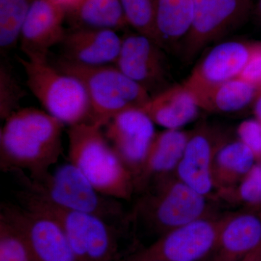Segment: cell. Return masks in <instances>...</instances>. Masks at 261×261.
<instances>
[{"label":"cell","instance_id":"1","mask_svg":"<svg viewBox=\"0 0 261 261\" xmlns=\"http://www.w3.org/2000/svg\"><path fill=\"white\" fill-rule=\"evenodd\" d=\"M64 124L45 111L19 109L0 130V168L4 172L28 171L31 179L49 172L63 152Z\"/></svg>","mask_w":261,"mask_h":261},{"label":"cell","instance_id":"2","mask_svg":"<svg viewBox=\"0 0 261 261\" xmlns=\"http://www.w3.org/2000/svg\"><path fill=\"white\" fill-rule=\"evenodd\" d=\"M102 128L91 122L70 126L68 161L102 195L130 200L136 192L135 179Z\"/></svg>","mask_w":261,"mask_h":261},{"label":"cell","instance_id":"3","mask_svg":"<svg viewBox=\"0 0 261 261\" xmlns=\"http://www.w3.org/2000/svg\"><path fill=\"white\" fill-rule=\"evenodd\" d=\"M23 207L47 215L61 226L79 261H116L118 233L114 225L95 216L58 207L24 190L19 192Z\"/></svg>","mask_w":261,"mask_h":261},{"label":"cell","instance_id":"4","mask_svg":"<svg viewBox=\"0 0 261 261\" xmlns=\"http://www.w3.org/2000/svg\"><path fill=\"white\" fill-rule=\"evenodd\" d=\"M15 173L24 190L58 207L95 215L111 224L123 216L118 200L100 193L69 161L37 179H31L23 172Z\"/></svg>","mask_w":261,"mask_h":261},{"label":"cell","instance_id":"5","mask_svg":"<svg viewBox=\"0 0 261 261\" xmlns=\"http://www.w3.org/2000/svg\"><path fill=\"white\" fill-rule=\"evenodd\" d=\"M55 67L83 83L90 101L91 123L102 128L118 113L143 107L151 98L145 88L114 65L84 66L59 59Z\"/></svg>","mask_w":261,"mask_h":261},{"label":"cell","instance_id":"6","mask_svg":"<svg viewBox=\"0 0 261 261\" xmlns=\"http://www.w3.org/2000/svg\"><path fill=\"white\" fill-rule=\"evenodd\" d=\"M27 82L46 112L69 126L91 122L90 101L83 83L63 73L49 62L18 58Z\"/></svg>","mask_w":261,"mask_h":261},{"label":"cell","instance_id":"7","mask_svg":"<svg viewBox=\"0 0 261 261\" xmlns=\"http://www.w3.org/2000/svg\"><path fill=\"white\" fill-rule=\"evenodd\" d=\"M134 215L159 238L213 214L209 197L197 193L174 175L144 192Z\"/></svg>","mask_w":261,"mask_h":261},{"label":"cell","instance_id":"8","mask_svg":"<svg viewBox=\"0 0 261 261\" xmlns=\"http://www.w3.org/2000/svg\"><path fill=\"white\" fill-rule=\"evenodd\" d=\"M0 218L23 239L36 261H79L63 228L47 215L3 204Z\"/></svg>","mask_w":261,"mask_h":261},{"label":"cell","instance_id":"9","mask_svg":"<svg viewBox=\"0 0 261 261\" xmlns=\"http://www.w3.org/2000/svg\"><path fill=\"white\" fill-rule=\"evenodd\" d=\"M191 29L183 39L182 53L190 61L204 48L236 30L247 20L250 0H193Z\"/></svg>","mask_w":261,"mask_h":261},{"label":"cell","instance_id":"10","mask_svg":"<svg viewBox=\"0 0 261 261\" xmlns=\"http://www.w3.org/2000/svg\"><path fill=\"white\" fill-rule=\"evenodd\" d=\"M223 217L211 215L173 228L139 252L165 261H206L216 248Z\"/></svg>","mask_w":261,"mask_h":261},{"label":"cell","instance_id":"11","mask_svg":"<svg viewBox=\"0 0 261 261\" xmlns=\"http://www.w3.org/2000/svg\"><path fill=\"white\" fill-rule=\"evenodd\" d=\"M105 127L106 138L135 183L157 134L153 121L141 108H130L118 113Z\"/></svg>","mask_w":261,"mask_h":261},{"label":"cell","instance_id":"12","mask_svg":"<svg viewBox=\"0 0 261 261\" xmlns=\"http://www.w3.org/2000/svg\"><path fill=\"white\" fill-rule=\"evenodd\" d=\"M163 48L150 38L136 32L122 37L116 65L151 97L168 87V69Z\"/></svg>","mask_w":261,"mask_h":261},{"label":"cell","instance_id":"13","mask_svg":"<svg viewBox=\"0 0 261 261\" xmlns=\"http://www.w3.org/2000/svg\"><path fill=\"white\" fill-rule=\"evenodd\" d=\"M260 43L220 42L195 65L184 85L194 91L238 78Z\"/></svg>","mask_w":261,"mask_h":261},{"label":"cell","instance_id":"14","mask_svg":"<svg viewBox=\"0 0 261 261\" xmlns=\"http://www.w3.org/2000/svg\"><path fill=\"white\" fill-rule=\"evenodd\" d=\"M66 11L53 0H34L20 34V49L29 61H48L49 49L61 44Z\"/></svg>","mask_w":261,"mask_h":261},{"label":"cell","instance_id":"15","mask_svg":"<svg viewBox=\"0 0 261 261\" xmlns=\"http://www.w3.org/2000/svg\"><path fill=\"white\" fill-rule=\"evenodd\" d=\"M224 138L211 127L202 125L190 132L175 176L197 193L210 197L215 190L213 162Z\"/></svg>","mask_w":261,"mask_h":261},{"label":"cell","instance_id":"16","mask_svg":"<svg viewBox=\"0 0 261 261\" xmlns=\"http://www.w3.org/2000/svg\"><path fill=\"white\" fill-rule=\"evenodd\" d=\"M121 44L116 31L72 29L61 43V59L84 66L115 65Z\"/></svg>","mask_w":261,"mask_h":261},{"label":"cell","instance_id":"17","mask_svg":"<svg viewBox=\"0 0 261 261\" xmlns=\"http://www.w3.org/2000/svg\"><path fill=\"white\" fill-rule=\"evenodd\" d=\"M261 247V214L243 211L223 217L219 239L206 261H240Z\"/></svg>","mask_w":261,"mask_h":261},{"label":"cell","instance_id":"18","mask_svg":"<svg viewBox=\"0 0 261 261\" xmlns=\"http://www.w3.org/2000/svg\"><path fill=\"white\" fill-rule=\"evenodd\" d=\"M189 137L190 132L181 129H165L156 134L140 176L136 180V192H145L174 176Z\"/></svg>","mask_w":261,"mask_h":261},{"label":"cell","instance_id":"19","mask_svg":"<svg viewBox=\"0 0 261 261\" xmlns=\"http://www.w3.org/2000/svg\"><path fill=\"white\" fill-rule=\"evenodd\" d=\"M141 109L165 129H181L193 121L200 108L183 84L170 86L152 96Z\"/></svg>","mask_w":261,"mask_h":261},{"label":"cell","instance_id":"20","mask_svg":"<svg viewBox=\"0 0 261 261\" xmlns=\"http://www.w3.org/2000/svg\"><path fill=\"white\" fill-rule=\"evenodd\" d=\"M255 154L240 140H224L213 162L215 190L222 196L231 191L255 166Z\"/></svg>","mask_w":261,"mask_h":261},{"label":"cell","instance_id":"21","mask_svg":"<svg viewBox=\"0 0 261 261\" xmlns=\"http://www.w3.org/2000/svg\"><path fill=\"white\" fill-rule=\"evenodd\" d=\"M190 92L200 109L211 113H234L255 102L261 90L241 79L236 78Z\"/></svg>","mask_w":261,"mask_h":261},{"label":"cell","instance_id":"22","mask_svg":"<svg viewBox=\"0 0 261 261\" xmlns=\"http://www.w3.org/2000/svg\"><path fill=\"white\" fill-rule=\"evenodd\" d=\"M67 18L73 29L116 31L128 25L120 0H82Z\"/></svg>","mask_w":261,"mask_h":261},{"label":"cell","instance_id":"23","mask_svg":"<svg viewBox=\"0 0 261 261\" xmlns=\"http://www.w3.org/2000/svg\"><path fill=\"white\" fill-rule=\"evenodd\" d=\"M193 0H156L155 23L163 49L183 41L191 29Z\"/></svg>","mask_w":261,"mask_h":261},{"label":"cell","instance_id":"24","mask_svg":"<svg viewBox=\"0 0 261 261\" xmlns=\"http://www.w3.org/2000/svg\"><path fill=\"white\" fill-rule=\"evenodd\" d=\"M34 0H0V47L13 49L20 34Z\"/></svg>","mask_w":261,"mask_h":261},{"label":"cell","instance_id":"25","mask_svg":"<svg viewBox=\"0 0 261 261\" xmlns=\"http://www.w3.org/2000/svg\"><path fill=\"white\" fill-rule=\"evenodd\" d=\"M127 23L136 32L151 39L159 45L156 30V0H120Z\"/></svg>","mask_w":261,"mask_h":261},{"label":"cell","instance_id":"26","mask_svg":"<svg viewBox=\"0 0 261 261\" xmlns=\"http://www.w3.org/2000/svg\"><path fill=\"white\" fill-rule=\"evenodd\" d=\"M25 91L19 84L9 64L0 63V118L5 121L18 111Z\"/></svg>","mask_w":261,"mask_h":261},{"label":"cell","instance_id":"27","mask_svg":"<svg viewBox=\"0 0 261 261\" xmlns=\"http://www.w3.org/2000/svg\"><path fill=\"white\" fill-rule=\"evenodd\" d=\"M249 207L261 205V165H255L231 191L221 196Z\"/></svg>","mask_w":261,"mask_h":261},{"label":"cell","instance_id":"28","mask_svg":"<svg viewBox=\"0 0 261 261\" xmlns=\"http://www.w3.org/2000/svg\"><path fill=\"white\" fill-rule=\"evenodd\" d=\"M0 261H36L18 232L0 218Z\"/></svg>","mask_w":261,"mask_h":261},{"label":"cell","instance_id":"29","mask_svg":"<svg viewBox=\"0 0 261 261\" xmlns=\"http://www.w3.org/2000/svg\"><path fill=\"white\" fill-rule=\"evenodd\" d=\"M238 139L255 154L261 158V123L255 119H247L240 123L237 128Z\"/></svg>","mask_w":261,"mask_h":261},{"label":"cell","instance_id":"30","mask_svg":"<svg viewBox=\"0 0 261 261\" xmlns=\"http://www.w3.org/2000/svg\"><path fill=\"white\" fill-rule=\"evenodd\" d=\"M57 4L61 6L66 11V13L70 10L74 9L82 0H53Z\"/></svg>","mask_w":261,"mask_h":261},{"label":"cell","instance_id":"31","mask_svg":"<svg viewBox=\"0 0 261 261\" xmlns=\"http://www.w3.org/2000/svg\"><path fill=\"white\" fill-rule=\"evenodd\" d=\"M127 261H165L159 260V259L151 258V257H146L145 255H142L140 252L134 254L128 257Z\"/></svg>","mask_w":261,"mask_h":261},{"label":"cell","instance_id":"32","mask_svg":"<svg viewBox=\"0 0 261 261\" xmlns=\"http://www.w3.org/2000/svg\"><path fill=\"white\" fill-rule=\"evenodd\" d=\"M254 113L255 118L261 123V92L254 102Z\"/></svg>","mask_w":261,"mask_h":261},{"label":"cell","instance_id":"33","mask_svg":"<svg viewBox=\"0 0 261 261\" xmlns=\"http://www.w3.org/2000/svg\"><path fill=\"white\" fill-rule=\"evenodd\" d=\"M240 261H261V247Z\"/></svg>","mask_w":261,"mask_h":261},{"label":"cell","instance_id":"34","mask_svg":"<svg viewBox=\"0 0 261 261\" xmlns=\"http://www.w3.org/2000/svg\"><path fill=\"white\" fill-rule=\"evenodd\" d=\"M257 10H258L259 15L261 17V0H259L258 6H257Z\"/></svg>","mask_w":261,"mask_h":261}]
</instances>
